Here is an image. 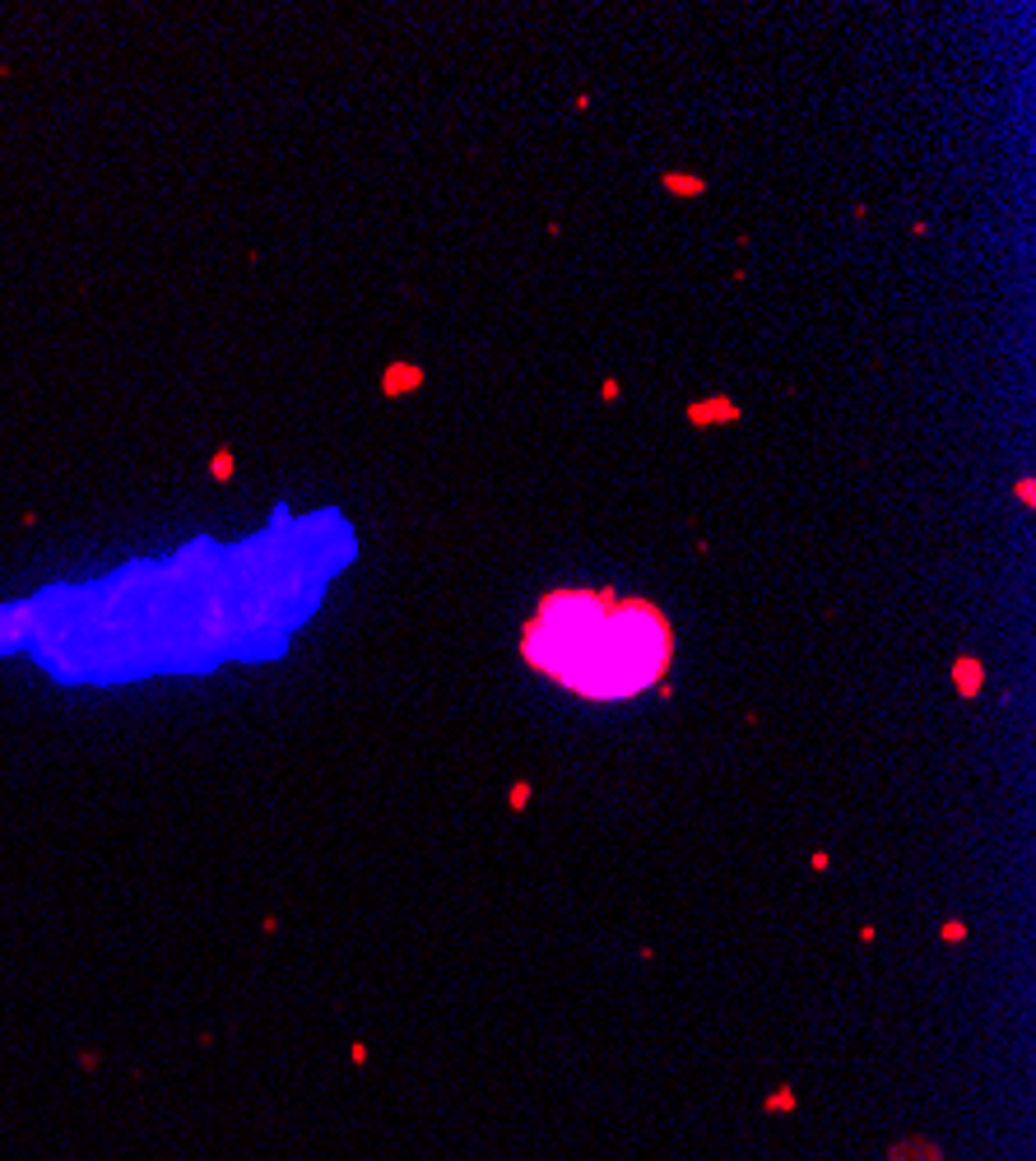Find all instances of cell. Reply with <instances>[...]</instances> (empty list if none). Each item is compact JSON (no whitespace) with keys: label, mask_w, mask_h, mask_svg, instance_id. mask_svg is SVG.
Instances as JSON below:
<instances>
[{"label":"cell","mask_w":1036,"mask_h":1161,"mask_svg":"<svg viewBox=\"0 0 1036 1161\" xmlns=\"http://www.w3.org/2000/svg\"><path fill=\"white\" fill-rule=\"evenodd\" d=\"M520 655L586 702H623L674 665V627L650 600L613 590H554L520 627Z\"/></svg>","instance_id":"6da1fadb"}]
</instances>
